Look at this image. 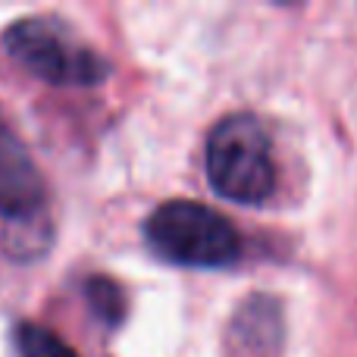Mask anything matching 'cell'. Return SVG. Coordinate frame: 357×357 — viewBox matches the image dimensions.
I'll list each match as a JSON object with an SVG mask.
<instances>
[{
  "label": "cell",
  "mask_w": 357,
  "mask_h": 357,
  "mask_svg": "<svg viewBox=\"0 0 357 357\" xmlns=\"http://www.w3.org/2000/svg\"><path fill=\"white\" fill-rule=\"evenodd\" d=\"M3 44L10 56L35 79L60 88L100 85L110 75V63L85 44L69 25L47 16L19 19L6 29Z\"/></svg>",
  "instance_id": "cell-2"
},
{
  "label": "cell",
  "mask_w": 357,
  "mask_h": 357,
  "mask_svg": "<svg viewBox=\"0 0 357 357\" xmlns=\"http://www.w3.org/2000/svg\"><path fill=\"white\" fill-rule=\"evenodd\" d=\"M204 167L210 188L235 204H264L276 188L270 135L251 113H232L210 129Z\"/></svg>",
  "instance_id": "cell-1"
},
{
  "label": "cell",
  "mask_w": 357,
  "mask_h": 357,
  "mask_svg": "<svg viewBox=\"0 0 357 357\" xmlns=\"http://www.w3.org/2000/svg\"><path fill=\"white\" fill-rule=\"evenodd\" d=\"M85 295H88V301H91L94 314H98L104 323L113 326V323L123 320V310H126L123 291H119L110 279H91V282L85 285Z\"/></svg>",
  "instance_id": "cell-6"
},
{
  "label": "cell",
  "mask_w": 357,
  "mask_h": 357,
  "mask_svg": "<svg viewBox=\"0 0 357 357\" xmlns=\"http://www.w3.org/2000/svg\"><path fill=\"white\" fill-rule=\"evenodd\" d=\"M50 241L47 191L35 163L0 135V245L16 257H35Z\"/></svg>",
  "instance_id": "cell-4"
},
{
  "label": "cell",
  "mask_w": 357,
  "mask_h": 357,
  "mask_svg": "<svg viewBox=\"0 0 357 357\" xmlns=\"http://www.w3.org/2000/svg\"><path fill=\"white\" fill-rule=\"evenodd\" d=\"M148 241L160 257L182 266H229L238 260L241 241L222 213L195 201H169L144 222Z\"/></svg>",
  "instance_id": "cell-3"
},
{
  "label": "cell",
  "mask_w": 357,
  "mask_h": 357,
  "mask_svg": "<svg viewBox=\"0 0 357 357\" xmlns=\"http://www.w3.org/2000/svg\"><path fill=\"white\" fill-rule=\"evenodd\" d=\"M16 354L19 357H79L56 333L38 326V323H22L16 326Z\"/></svg>",
  "instance_id": "cell-5"
},
{
  "label": "cell",
  "mask_w": 357,
  "mask_h": 357,
  "mask_svg": "<svg viewBox=\"0 0 357 357\" xmlns=\"http://www.w3.org/2000/svg\"><path fill=\"white\" fill-rule=\"evenodd\" d=\"M0 135H3V126H0Z\"/></svg>",
  "instance_id": "cell-7"
}]
</instances>
